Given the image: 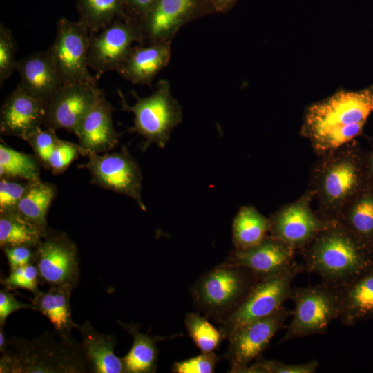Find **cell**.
I'll return each mask as SVG.
<instances>
[{
	"label": "cell",
	"instance_id": "cell-37",
	"mask_svg": "<svg viewBox=\"0 0 373 373\" xmlns=\"http://www.w3.org/2000/svg\"><path fill=\"white\" fill-rule=\"evenodd\" d=\"M31 182L15 178H0V213L17 211Z\"/></svg>",
	"mask_w": 373,
	"mask_h": 373
},
{
	"label": "cell",
	"instance_id": "cell-31",
	"mask_svg": "<svg viewBox=\"0 0 373 373\" xmlns=\"http://www.w3.org/2000/svg\"><path fill=\"white\" fill-rule=\"evenodd\" d=\"M81 4L80 22L90 33L97 32L112 23L122 8V0H81Z\"/></svg>",
	"mask_w": 373,
	"mask_h": 373
},
{
	"label": "cell",
	"instance_id": "cell-21",
	"mask_svg": "<svg viewBox=\"0 0 373 373\" xmlns=\"http://www.w3.org/2000/svg\"><path fill=\"white\" fill-rule=\"evenodd\" d=\"M171 44H137L133 46L116 71L132 84L151 86L155 77L170 61Z\"/></svg>",
	"mask_w": 373,
	"mask_h": 373
},
{
	"label": "cell",
	"instance_id": "cell-27",
	"mask_svg": "<svg viewBox=\"0 0 373 373\" xmlns=\"http://www.w3.org/2000/svg\"><path fill=\"white\" fill-rule=\"evenodd\" d=\"M57 195L56 186L41 180L32 182L19 202L17 211L44 234L48 226L47 215Z\"/></svg>",
	"mask_w": 373,
	"mask_h": 373
},
{
	"label": "cell",
	"instance_id": "cell-36",
	"mask_svg": "<svg viewBox=\"0 0 373 373\" xmlns=\"http://www.w3.org/2000/svg\"><path fill=\"white\" fill-rule=\"evenodd\" d=\"M17 44L11 30L0 26V86L9 79L16 70Z\"/></svg>",
	"mask_w": 373,
	"mask_h": 373
},
{
	"label": "cell",
	"instance_id": "cell-41",
	"mask_svg": "<svg viewBox=\"0 0 373 373\" xmlns=\"http://www.w3.org/2000/svg\"><path fill=\"white\" fill-rule=\"evenodd\" d=\"M24 309H33L31 303H23L17 300L10 290L3 288L0 290V328H3L6 321L12 313Z\"/></svg>",
	"mask_w": 373,
	"mask_h": 373
},
{
	"label": "cell",
	"instance_id": "cell-2",
	"mask_svg": "<svg viewBox=\"0 0 373 373\" xmlns=\"http://www.w3.org/2000/svg\"><path fill=\"white\" fill-rule=\"evenodd\" d=\"M372 113V88L339 91L306 110L301 135L318 155L354 140Z\"/></svg>",
	"mask_w": 373,
	"mask_h": 373
},
{
	"label": "cell",
	"instance_id": "cell-34",
	"mask_svg": "<svg viewBox=\"0 0 373 373\" xmlns=\"http://www.w3.org/2000/svg\"><path fill=\"white\" fill-rule=\"evenodd\" d=\"M55 131L52 129L39 127L24 140L32 147L41 166L46 169H49L51 155L60 140Z\"/></svg>",
	"mask_w": 373,
	"mask_h": 373
},
{
	"label": "cell",
	"instance_id": "cell-22",
	"mask_svg": "<svg viewBox=\"0 0 373 373\" xmlns=\"http://www.w3.org/2000/svg\"><path fill=\"white\" fill-rule=\"evenodd\" d=\"M76 329L81 337L79 346L89 372L124 373L123 361L114 352L117 339L113 334L97 332L88 320L77 325Z\"/></svg>",
	"mask_w": 373,
	"mask_h": 373
},
{
	"label": "cell",
	"instance_id": "cell-38",
	"mask_svg": "<svg viewBox=\"0 0 373 373\" xmlns=\"http://www.w3.org/2000/svg\"><path fill=\"white\" fill-rule=\"evenodd\" d=\"M79 156H86V152L79 144L60 139L51 155L49 169L54 175H60Z\"/></svg>",
	"mask_w": 373,
	"mask_h": 373
},
{
	"label": "cell",
	"instance_id": "cell-20",
	"mask_svg": "<svg viewBox=\"0 0 373 373\" xmlns=\"http://www.w3.org/2000/svg\"><path fill=\"white\" fill-rule=\"evenodd\" d=\"M16 70L20 77L19 84L46 103L64 85L49 50L35 52L17 61Z\"/></svg>",
	"mask_w": 373,
	"mask_h": 373
},
{
	"label": "cell",
	"instance_id": "cell-16",
	"mask_svg": "<svg viewBox=\"0 0 373 373\" xmlns=\"http://www.w3.org/2000/svg\"><path fill=\"white\" fill-rule=\"evenodd\" d=\"M101 92L97 83L64 84L46 103L43 127L73 132Z\"/></svg>",
	"mask_w": 373,
	"mask_h": 373
},
{
	"label": "cell",
	"instance_id": "cell-40",
	"mask_svg": "<svg viewBox=\"0 0 373 373\" xmlns=\"http://www.w3.org/2000/svg\"><path fill=\"white\" fill-rule=\"evenodd\" d=\"M6 256L10 270L35 263V248L28 246H14L1 249Z\"/></svg>",
	"mask_w": 373,
	"mask_h": 373
},
{
	"label": "cell",
	"instance_id": "cell-4",
	"mask_svg": "<svg viewBox=\"0 0 373 373\" xmlns=\"http://www.w3.org/2000/svg\"><path fill=\"white\" fill-rule=\"evenodd\" d=\"M0 359L1 373H86L87 362L73 337L57 340L46 332L25 339L12 336Z\"/></svg>",
	"mask_w": 373,
	"mask_h": 373
},
{
	"label": "cell",
	"instance_id": "cell-42",
	"mask_svg": "<svg viewBox=\"0 0 373 373\" xmlns=\"http://www.w3.org/2000/svg\"><path fill=\"white\" fill-rule=\"evenodd\" d=\"M157 0H122V5L126 4L131 10L130 19L140 27L147 14Z\"/></svg>",
	"mask_w": 373,
	"mask_h": 373
},
{
	"label": "cell",
	"instance_id": "cell-28",
	"mask_svg": "<svg viewBox=\"0 0 373 373\" xmlns=\"http://www.w3.org/2000/svg\"><path fill=\"white\" fill-rule=\"evenodd\" d=\"M269 233V220L252 206H243L232 224L235 249H245L260 242Z\"/></svg>",
	"mask_w": 373,
	"mask_h": 373
},
{
	"label": "cell",
	"instance_id": "cell-7",
	"mask_svg": "<svg viewBox=\"0 0 373 373\" xmlns=\"http://www.w3.org/2000/svg\"><path fill=\"white\" fill-rule=\"evenodd\" d=\"M117 93L122 109L134 115L132 130L144 139L145 146L154 143L160 148L164 147L171 131L182 119V108L172 95L170 82L160 80L154 92L144 97L132 90L135 99L132 106L128 104L120 90Z\"/></svg>",
	"mask_w": 373,
	"mask_h": 373
},
{
	"label": "cell",
	"instance_id": "cell-29",
	"mask_svg": "<svg viewBox=\"0 0 373 373\" xmlns=\"http://www.w3.org/2000/svg\"><path fill=\"white\" fill-rule=\"evenodd\" d=\"M44 234L17 211L0 213V247L28 246L35 248Z\"/></svg>",
	"mask_w": 373,
	"mask_h": 373
},
{
	"label": "cell",
	"instance_id": "cell-44",
	"mask_svg": "<svg viewBox=\"0 0 373 373\" xmlns=\"http://www.w3.org/2000/svg\"><path fill=\"white\" fill-rule=\"evenodd\" d=\"M8 340L6 338L3 328H0V352L4 353L8 347Z\"/></svg>",
	"mask_w": 373,
	"mask_h": 373
},
{
	"label": "cell",
	"instance_id": "cell-8",
	"mask_svg": "<svg viewBox=\"0 0 373 373\" xmlns=\"http://www.w3.org/2000/svg\"><path fill=\"white\" fill-rule=\"evenodd\" d=\"M305 271L295 260L280 271L260 280L242 303L218 321L224 338L237 328L268 316L289 300L294 278Z\"/></svg>",
	"mask_w": 373,
	"mask_h": 373
},
{
	"label": "cell",
	"instance_id": "cell-15",
	"mask_svg": "<svg viewBox=\"0 0 373 373\" xmlns=\"http://www.w3.org/2000/svg\"><path fill=\"white\" fill-rule=\"evenodd\" d=\"M312 203L305 191L296 200L282 206L268 218L269 235L296 251L302 249L332 222L322 220Z\"/></svg>",
	"mask_w": 373,
	"mask_h": 373
},
{
	"label": "cell",
	"instance_id": "cell-33",
	"mask_svg": "<svg viewBox=\"0 0 373 373\" xmlns=\"http://www.w3.org/2000/svg\"><path fill=\"white\" fill-rule=\"evenodd\" d=\"M319 367L316 360L299 364H289L278 360L258 358L241 373H314Z\"/></svg>",
	"mask_w": 373,
	"mask_h": 373
},
{
	"label": "cell",
	"instance_id": "cell-19",
	"mask_svg": "<svg viewBox=\"0 0 373 373\" xmlns=\"http://www.w3.org/2000/svg\"><path fill=\"white\" fill-rule=\"evenodd\" d=\"M113 108L102 91L75 128L73 133L86 157L92 153H104L119 144V134L114 128Z\"/></svg>",
	"mask_w": 373,
	"mask_h": 373
},
{
	"label": "cell",
	"instance_id": "cell-6",
	"mask_svg": "<svg viewBox=\"0 0 373 373\" xmlns=\"http://www.w3.org/2000/svg\"><path fill=\"white\" fill-rule=\"evenodd\" d=\"M289 300L294 303L292 318L279 343L325 334L341 314V288L323 282L316 285L292 287Z\"/></svg>",
	"mask_w": 373,
	"mask_h": 373
},
{
	"label": "cell",
	"instance_id": "cell-5",
	"mask_svg": "<svg viewBox=\"0 0 373 373\" xmlns=\"http://www.w3.org/2000/svg\"><path fill=\"white\" fill-rule=\"evenodd\" d=\"M259 280L246 267L222 262L197 280L191 295L195 307L218 322L236 309Z\"/></svg>",
	"mask_w": 373,
	"mask_h": 373
},
{
	"label": "cell",
	"instance_id": "cell-35",
	"mask_svg": "<svg viewBox=\"0 0 373 373\" xmlns=\"http://www.w3.org/2000/svg\"><path fill=\"white\" fill-rule=\"evenodd\" d=\"M1 283L10 291L23 289L35 294L39 291L40 284L37 268L35 263H30L10 269L8 276L1 278Z\"/></svg>",
	"mask_w": 373,
	"mask_h": 373
},
{
	"label": "cell",
	"instance_id": "cell-18",
	"mask_svg": "<svg viewBox=\"0 0 373 373\" xmlns=\"http://www.w3.org/2000/svg\"><path fill=\"white\" fill-rule=\"evenodd\" d=\"M296 251L286 243L267 235L254 246L245 249H234L224 263L246 267L262 280L292 263Z\"/></svg>",
	"mask_w": 373,
	"mask_h": 373
},
{
	"label": "cell",
	"instance_id": "cell-12",
	"mask_svg": "<svg viewBox=\"0 0 373 373\" xmlns=\"http://www.w3.org/2000/svg\"><path fill=\"white\" fill-rule=\"evenodd\" d=\"M90 32L80 21H59L55 39L48 48L64 84L73 82L97 83L89 71Z\"/></svg>",
	"mask_w": 373,
	"mask_h": 373
},
{
	"label": "cell",
	"instance_id": "cell-39",
	"mask_svg": "<svg viewBox=\"0 0 373 373\" xmlns=\"http://www.w3.org/2000/svg\"><path fill=\"white\" fill-rule=\"evenodd\" d=\"M219 358L213 352H202L195 357L175 362L171 371L174 373H212Z\"/></svg>",
	"mask_w": 373,
	"mask_h": 373
},
{
	"label": "cell",
	"instance_id": "cell-9",
	"mask_svg": "<svg viewBox=\"0 0 373 373\" xmlns=\"http://www.w3.org/2000/svg\"><path fill=\"white\" fill-rule=\"evenodd\" d=\"M88 158V162L79 167L89 171L93 184L127 195L146 210L142 195V171L126 146L118 152L92 153Z\"/></svg>",
	"mask_w": 373,
	"mask_h": 373
},
{
	"label": "cell",
	"instance_id": "cell-25",
	"mask_svg": "<svg viewBox=\"0 0 373 373\" xmlns=\"http://www.w3.org/2000/svg\"><path fill=\"white\" fill-rule=\"evenodd\" d=\"M337 221L350 230L373 254V184L370 182L343 207Z\"/></svg>",
	"mask_w": 373,
	"mask_h": 373
},
{
	"label": "cell",
	"instance_id": "cell-26",
	"mask_svg": "<svg viewBox=\"0 0 373 373\" xmlns=\"http://www.w3.org/2000/svg\"><path fill=\"white\" fill-rule=\"evenodd\" d=\"M121 327L133 337V345L129 352L122 358L124 373H154L157 369L158 348L157 343L169 337L151 336L143 334L140 326L128 324L117 320Z\"/></svg>",
	"mask_w": 373,
	"mask_h": 373
},
{
	"label": "cell",
	"instance_id": "cell-14",
	"mask_svg": "<svg viewBox=\"0 0 373 373\" xmlns=\"http://www.w3.org/2000/svg\"><path fill=\"white\" fill-rule=\"evenodd\" d=\"M140 26L128 18L113 21L97 32H90L88 65L97 80L104 73L117 70L135 43L141 44Z\"/></svg>",
	"mask_w": 373,
	"mask_h": 373
},
{
	"label": "cell",
	"instance_id": "cell-30",
	"mask_svg": "<svg viewBox=\"0 0 373 373\" xmlns=\"http://www.w3.org/2000/svg\"><path fill=\"white\" fill-rule=\"evenodd\" d=\"M41 164L34 155L16 151L2 139L0 143V178H8L37 182Z\"/></svg>",
	"mask_w": 373,
	"mask_h": 373
},
{
	"label": "cell",
	"instance_id": "cell-11",
	"mask_svg": "<svg viewBox=\"0 0 373 373\" xmlns=\"http://www.w3.org/2000/svg\"><path fill=\"white\" fill-rule=\"evenodd\" d=\"M213 13L209 0H157L140 26V44L171 43L184 26Z\"/></svg>",
	"mask_w": 373,
	"mask_h": 373
},
{
	"label": "cell",
	"instance_id": "cell-10",
	"mask_svg": "<svg viewBox=\"0 0 373 373\" xmlns=\"http://www.w3.org/2000/svg\"><path fill=\"white\" fill-rule=\"evenodd\" d=\"M35 264L41 285H71L76 287L79 281L78 249L72 238L64 231L48 227L35 247Z\"/></svg>",
	"mask_w": 373,
	"mask_h": 373
},
{
	"label": "cell",
	"instance_id": "cell-45",
	"mask_svg": "<svg viewBox=\"0 0 373 373\" xmlns=\"http://www.w3.org/2000/svg\"><path fill=\"white\" fill-rule=\"evenodd\" d=\"M367 167L370 181L373 184V151H368Z\"/></svg>",
	"mask_w": 373,
	"mask_h": 373
},
{
	"label": "cell",
	"instance_id": "cell-1",
	"mask_svg": "<svg viewBox=\"0 0 373 373\" xmlns=\"http://www.w3.org/2000/svg\"><path fill=\"white\" fill-rule=\"evenodd\" d=\"M368 151L356 140L316 155L307 189L316 214L323 220H337L340 211L370 184Z\"/></svg>",
	"mask_w": 373,
	"mask_h": 373
},
{
	"label": "cell",
	"instance_id": "cell-24",
	"mask_svg": "<svg viewBox=\"0 0 373 373\" xmlns=\"http://www.w3.org/2000/svg\"><path fill=\"white\" fill-rule=\"evenodd\" d=\"M341 289L339 319L344 325L352 327L373 319V265Z\"/></svg>",
	"mask_w": 373,
	"mask_h": 373
},
{
	"label": "cell",
	"instance_id": "cell-43",
	"mask_svg": "<svg viewBox=\"0 0 373 373\" xmlns=\"http://www.w3.org/2000/svg\"><path fill=\"white\" fill-rule=\"evenodd\" d=\"M216 13H225L236 3L237 0H209Z\"/></svg>",
	"mask_w": 373,
	"mask_h": 373
},
{
	"label": "cell",
	"instance_id": "cell-32",
	"mask_svg": "<svg viewBox=\"0 0 373 373\" xmlns=\"http://www.w3.org/2000/svg\"><path fill=\"white\" fill-rule=\"evenodd\" d=\"M207 318L191 312L185 315L184 321L189 336L202 352H213L224 338L220 330Z\"/></svg>",
	"mask_w": 373,
	"mask_h": 373
},
{
	"label": "cell",
	"instance_id": "cell-13",
	"mask_svg": "<svg viewBox=\"0 0 373 373\" xmlns=\"http://www.w3.org/2000/svg\"><path fill=\"white\" fill-rule=\"evenodd\" d=\"M291 311L281 307L274 314L249 322L233 331L227 337L226 358L229 372L241 373L253 361L261 357L274 335L285 327Z\"/></svg>",
	"mask_w": 373,
	"mask_h": 373
},
{
	"label": "cell",
	"instance_id": "cell-23",
	"mask_svg": "<svg viewBox=\"0 0 373 373\" xmlns=\"http://www.w3.org/2000/svg\"><path fill=\"white\" fill-rule=\"evenodd\" d=\"M75 288L71 285L50 286L47 291L39 290L30 299L33 310L50 321L54 334L61 338H72V330L78 325L73 319L70 307V296Z\"/></svg>",
	"mask_w": 373,
	"mask_h": 373
},
{
	"label": "cell",
	"instance_id": "cell-3",
	"mask_svg": "<svg viewBox=\"0 0 373 373\" xmlns=\"http://www.w3.org/2000/svg\"><path fill=\"white\" fill-rule=\"evenodd\" d=\"M300 251L305 271L340 288L373 265V254L337 220L332 221Z\"/></svg>",
	"mask_w": 373,
	"mask_h": 373
},
{
	"label": "cell",
	"instance_id": "cell-17",
	"mask_svg": "<svg viewBox=\"0 0 373 373\" xmlns=\"http://www.w3.org/2000/svg\"><path fill=\"white\" fill-rule=\"evenodd\" d=\"M46 102L26 90L19 84L4 99L0 111V133L23 140L43 127Z\"/></svg>",
	"mask_w": 373,
	"mask_h": 373
}]
</instances>
